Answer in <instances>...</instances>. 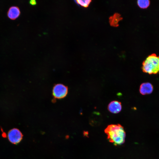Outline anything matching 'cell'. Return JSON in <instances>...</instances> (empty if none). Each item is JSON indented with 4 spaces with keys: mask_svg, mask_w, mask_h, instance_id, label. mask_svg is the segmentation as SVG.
Segmentation results:
<instances>
[{
    "mask_svg": "<svg viewBox=\"0 0 159 159\" xmlns=\"http://www.w3.org/2000/svg\"><path fill=\"white\" fill-rule=\"evenodd\" d=\"M109 142L115 145L124 143L126 136L123 127L120 124L108 125L105 130Z\"/></svg>",
    "mask_w": 159,
    "mask_h": 159,
    "instance_id": "1",
    "label": "cell"
},
{
    "mask_svg": "<svg viewBox=\"0 0 159 159\" xmlns=\"http://www.w3.org/2000/svg\"><path fill=\"white\" fill-rule=\"evenodd\" d=\"M142 69L143 72L150 74L159 73V56L155 54L149 55L143 62Z\"/></svg>",
    "mask_w": 159,
    "mask_h": 159,
    "instance_id": "2",
    "label": "cell"
},
{
    "mask_svg": "<svg viewBox=\"0 0 159 159\" xmlns=\"http://www.w3.org/2000/svg\"><path fill=\"white\" fill-rule=\"evenodd\" d=\"M68 92L67 87L62 84H57L53 88L52 95L55 99L63 98L67 96Z\"/></svg>",
    "mask_w": 159,
    "mask_h": 159,
    "instance_id": "3",
    "label": "cell"
},
{
    "mask_svg": "<svg viewBox=\"0 0 159 159\" xmlns=\"http://www.w3.org/2000/svg\"><path fill=\"white\" fill-rule=\"evenodd\" d=\"M23 135L21 132L17 128H13L8 133L7 137L8 140L12 144H17L22 140Z\"/></svg>",
    "mask_w": 159,
    "mask_h": 159,
    "instance_id": "4",
    "label": "cell"
},
{
    "mask_svg": "<svg viewBox=\"0 0 159 159\" xmlns=\"http://www.w3.org/2000/svg\"><path fill=\"white\" fill-rule=\"evenodd\" d=\"M107 108L110 112L116 114L120 112L122 108L121 102L114 100L110 102Z\"/></svg>",
    "mask_w": 159,
    "mask_h": 159,
    "instance_id": "5",
    "label": "cell"
},
{
    "mask_svg": "<svg viewBox=\"0 0 159 159\" xmlns=\"http://www.w3.org/2000/svg\"><path fill=\"white\" fill-rule=\"evenodd\" d=\"M153 90V87L149 82H145L140 86L139 91L141 94L145 95L151 94Z\"/></svg>",
    "mask_w": 159,
    "mask_h": 159,
    "instance_id": "6",
    "label": "cell"
},
{
    "mask_svg": "<svg viewBox=\"0 0 159 159\" xmlns=\"http://www.w3.org/2000/svg\"><path fill=\"white\" fill-rule=\"evenodd\" d=\"M20 14V11L19 8L16 6H12L8 10L7 15L10 19L15 20L18 18Z\"/></svg>",
    "mask_w": 159,
    "mask_h": 159,
    "instance_id": "7",
    "label": "cell"
},
{
    "mask_svg": "<svg viewBox=\"0 0 159 159\" xmlns=\"http://www.w3.org/2000/svg\"><path fill=\"white\" fill-rule=\"evenodd\" d=\"M122 17L120 14L118 13H115L109 18V23L110 25L113 27L118 26L119 22L122 20Z\"/></svg>",
    "mask_w": 159,
    "mask_h": 159,
    "instance_id": "8",
    "label": "cell"
},
{
    "mask_svg": "<svg viewBox=\"0 0 159 159\" xmlns=\"http://www.w3.org/2000/svg\"><path fill=\"white\" fill-rule=\"evenodd\" d=\"M138 6L142 9L148 8L150 4V1L148 0H138L137 2Z\"/></svg>",
    "mask_w": 159,
    "mask_h": 159,
    "instance_id": "9",
    "label": "cell"
},
{
    "mask_svg": "<svg viewBox=\"0 0 159 159\" xmlns=\"http://www.w3.org/2000/svg\"><path fill=\"white\" fill-rule=\"evenodd\" d=\"M74 1L78 4L84 7H87L92 1L90 0H78Z\"/></svg>",
    "mask_w": 159,
    "mask_h": 159,
    "instance_id": "10",
    "label": "cell"
},
{
    "mask_svg": "<svg viewBox=\"0 0 159 159\" xmlns=\"http://www.w3.org/2000/svg\"><path fill=\"white\" fill-rule=\"evenodd\" d=\"M29 4L32 5H35L37 4V2L35 0H31L29 1Z\"/></svg>",
    "mask_w": 159,
    "mask_h": 159,
    "instance_id": "11",
    "label": "cell"
}]
</instances>
